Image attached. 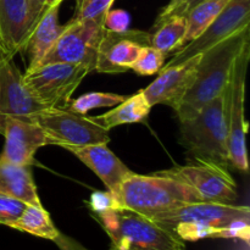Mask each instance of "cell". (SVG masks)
Returning <instances> with one entry per match:
<instances>
[{
  "label": "cell",
  "mask_w": 250,
  "mask_h": 250,
  "mask_svg": "<svg viewBox=\"0 0 250 250\" xmlns=\"http://www.w3.org/2000/svg\"><path fill=\"white\" fill-rule=\"evenodd\" d=\"M250 42V26L239 29L200 56L192 85L176 110L180 122L197 115L209 102L225 93L232 77L234 61Z\"/></svg>",
  "instance_id": "obj_1"
},
{
  "label": "cell",
  "mask_w": 250,
  "mask_h": 250,
  "mask_svg": "<svg viewBox=\"0 0 250 250\" xmlns=\"http://www.w3.org/2000/svg\"><path fill=\"white\" fill-rule=\"evenodd\" d=\"M92 216L111 239L115 250H187L182 239L149 217L112 202L92 210Z\"/></svg>",
  "instance_id": "obj_2"
},
{
  "label": "cell",
  "mask_w": 250,
  "mask_h": 250,
  "mask_svg": "<svg viewBox=\"0 0 250 250\" xmlns=\"http://www.w3.org/2000/svg\"><path fill=\"white\" fill-rule=\"evenodd\" d=\"M180 137L194 163L211 164L229 170L226 90L197 115L181 122Z\"/></svg>",
  "instance_id": "obj_3"
},
{
  "label": "cell",
  "mask_w": 250,
  "mask_h": 250,
  "mask_svg": "<svg viewBox=\"0 0 250 250\" xmlns=\"http://www.w3.org/2000/svg\"><path fill=\"white\" fill-rule=\"evenodd\" d=\"M114 200L149 219L188 203L203 202L192 188L178 181L155 173L143 176L134 172L124 181Z\"/></svg>",
  "instance_id": "obj_4"
},
{
  "label": "cell",
  "mask_w": 250,
  "mask_h": 250,
  "mask_svg": "<svg viewBox=\"0 0 250 250\" xmlns=\"http://www.w3.org/2000/svg\"><path fill=\"white\" fill-rule=\"evenodd\" d=\"M50 138L51 144L58 146H84L90 144H107L109 131L87 115H80L67 109L48 107L37 114L29 115Z\"/></svg>",
  "instance_id": "obj_5"
},
{
  "label": "cell",
  "mask_w": 250,
  "mask_h": 250,
  "mask_svg": "<svg viewBox=\"0 0 250 250\" xmlns=\"http://www.w3.org/2000/svg\"><path fill=\"white\" fill-rule=\"evenodd\" d=\"M250 59V42L246 43L237 55L232 77L226 88L227 127H229V153L231 166L243 173H248L246 134L248 124L244 112L247 68Z\"/></svg>",
  "instance_id": "obj_6"
},
{
  "label": "cell",
  "mask_w": 250,
  "mask_h": 250,
  "mask_svg": "<svg viewBox=\"0 0 250 250\" xmlns=\"http://www.w3.org/2000/svg\"><path fill=\"white\" fill-rule=\"evenodd\" d=\"M89 72L83 65L45 63L26 71L23 82L29 93L46 107L67 109L71 95Z\"/></svg>",
  "instance_id": "obj_7"
},
{
  "label": "cell",
  "mask_w": 250,
  "mask_h": 250,
  "mask_svg": "<svg viewBox=\"0 0 250 250\" xmlns=\"http://www.w3.org/2000/svg\"><path fill=\"white\" fill-rule=\"evenodd\" d=\"M103 31L104 19H71L38 66L66 62L83 65L94 71Z\"/></svg>",
  "instance_id": "obj_8"
},
{
  "label": "cell",
  "mask_w": 250,
  "mask_h": 250,
  "mask_svg": "<svg viewBox=\"0 0 250 250\" xmlns=\"http://www.w3.org/2000/svg\"><path fill=\"white\" fill-rule=\"evenodd\" d=\"M153 221L170 229L176 225H197L211 229H231L250 224V209L247 205L222 203H188L176 209L154 216Z\"/></svg>",
  "instance_id": "obj_9"
},
{
  "label": "cell",
  "mask_w": 250,
  "mask_h": 250,
  "mask_svg": "<svg viewBox=\"0 0 250 250\" xmlns=\"http://www.w3.org/2000/svg\"><path fill=\"white\" fill-rule=\"evenodd\" d=\"M155 175L172 178L192 188L203 202L233 204L238 199L236 181L229 170L207 163L176 165L167 170L154 172Z\"/></svg>",
  "instance_id": "obj_10"
},
{
  "label": "cell",
  "mask_w": 250,
  "mask_h": 250,
  "mask_svg": "<svg viewBox=\"0 0 250 250\" xmlns=\"http://www.w3.org/2000/svg\"><path fill=\"white\" fill-rule=\"evenodd\" d=\"M248 26H250V0H229L207 29L176 51L167 65L163 67L178 65L198 54H203L237 31Z\"/></svg>",
  "instance_id": "obj_11"
},
{
  "label": "cell",
  "mask_w": 250,
  "mask_h": 250,
  "mask_svg": "<svg viewBox=\"0 0 250 250\" xmlns=\"http://www.w3.org/2000/svg\"><path fill=\"white\" fill-rule=\"evenodd\" d=\"M0 134L5 138L0 160L17 165L32 166L34 154L42 146H53L45 132L24 116L0 112Z\"/></svg>",
  "instance_id": "obj_12"
},
{
  "label": "cell",
  "mask_w": 250,
  "mask_h": 250,
  "mask_svg": "<svg viewBox=\"0 0 250 250\" xmlns=\"http://www.w3.org/2000/svg\"><path fill=\"white\" fill-rule=\"evenodd\" d=\"M150 32L129 28L124 32H112L104 27L94 71L122 73L131 70L142 49L150 46Z\"/></svg>",
  "instance_id": "obj_13"
},
{
  "label": "cell",
  "mask_w": 250,
  "mask_h": 250,
  "mask_svg": "<svg viewBox=\"0 0 250 250\" xmlns=\"http://www.w3.org/2000/svg\"><path fill=\"white\" fill-rule=\"evenodd\" d=\"M200 56L202 54H198L178 65L161 68L158 77L141 90L148 104L151 107L159 104L167 105L176 111L194 81Z\"/></svg>",
  "instance_id": "obj_14"
},
{
  "label": "cell",
  "mask_w": 250,
  "mask_h": 250,
  "mask_svg": "<svg viewBox=\"0 0 250 250\" xmlns=\"http://www.w3.org/2000/svg\"><path fill=\"white\" fill-rule=\"evenodd\" d=\"M44 109V104L27 89L23 75L14 59L0 51V112L15 116H29Z\"/></svg>",
  "instance_id": "obj_15"
},
{
  "label": "cell",
  "mask_w": 250,
  "mask_h": 250,
  "mask_svg": "<svg viewBox=\"0 0 250 250\" xmlns=\"http://www.w3.org/2000/svg\"><path fill=\"white\" fill-rule=\"evenodd\" d=\"M66 150L80 159L102 180L112 198L119 194L121 185L132 171L110 150L106 144H90L84 146H65Z\"/></svg>",
  "instance_id": "obj_16"
},
{
  "label": "cell",
  "mask_w": 250,
  "mask_h": 250,
  "mask_svg": "<svg viewBox=\"0 0 250 250\" xmlns=\"http://www.w3.org/2000/svg\"><path fill=\"white\" fill-rule=\"evenodd\" d=\"M32 29L28 0H0V49L14 59Z\"/></svg>",
  "instance_id": "obj_17"
},
{
  "label": "cell",
  "mask_w": 250,
  "mask_h": 250,
  "mask_svg": "<svg viewBox=\"0 0 250 250\" xmlns=\"http://www.w3.org/2000/svg\"><path fill=\"white\" fill-rule=\"evenodd\" d=\"M59 9L60 5H54L44 10L41 19L27 37L21 49L24 60L27 61L26 71L33 70L41 63L42 59L65 29V24L59 23Z\"/></svg>",
  "instance_id": "obj_18"
},
{
  "label": "cell",
  "mask_w": 250,
  "mask_h": 250,
  "mask_svg": "<svg viewBox=\"0 0 250 250\" xmlns=\"http://www.w3.org/2000/svg\"><path fill=\"white\" fill-rule=\"evenodd\" d=\"M0 194L16 198L28 205L42 207L31 166L0 160Z\"/></svg>",
  "instance_id": "obj_19"
},
{
  "label": "cell",
  "mask_w": 250,
  "mask_h": 250,
  "mask_svg": "<svg viewBox=\"0 0 250 250\" xmlns=\"http://www.w3.org/2000/svg\"><path fill=\"white\" fill-rule=\"evenodd\" d=\"M150 110L151 106L148 104L144 95L139 92L132 97L126 98L110 111L99 116H92V119L98 122L103 128L110 131L111 128L122 125L143 122L148 117Z\"/></svg>",
  "instance_id": "obj_20"
},
{
  "label": "cell",
  "mask_w": 250,
  "mask_h": 250,
  "mask_svg": "<svg viewBox=\"0 0 250 250\" xmlns=\"http://www.w3.org/2000/svg\"><path fill=\"white\" fill-rule=\"evenodd\" d=\"M187 33V20L185 16H173L172 19L164 22L155 31L150 32V46L167 56L176 53L186 44Z\"/></svg>",
  "instance_id": "obj_21"
},
{
  "label": "cell",
  "mask_w": 250,
  "mask_h": 250,
  "mask_svg": "<svg viewBox=\"0 0 250 250\" xmlns=\"http://www.w3.org/2000/svg\"><path fill=\"white\" fill-rule=\"evenodd\" d=\"M11 229L33 234L39 238L49 239V241H53L60 232L51 221L50 215L44 209L43 205L42 207L27 205L24 211L22 212L20 219L12 225Z\"/></svg>",
  "instance_id": "obj_22"
},
{
  "label": "cell",
  "mask_w": 250,
  "mask_h": 250,
  "mask_svg": "<svg viewBox=\"0 0 250 250\" xmlns=\"http://www.w3.org/2000/svg\"><path fill=\"white\" fill-rule=\"evenodd\" d=\"M229 0H203L186 14L187 33L186 44L197 38L216 19ZM185 44V45H186Z\"/></svg>",
  "instance_id": "obj_23"
},
{
  "label": "cell",
  "mask_w": 250,
  "mask_h": 250,
  "mask_svg": "<svg viewBox=\"0 0 250 250\" xmlns=\"http://www.w3.org/2000/svg\"><path fill=\"white\" fill-rule=\"evenodd\" d=\"M126 98L127 97H125V95L115 94V93H87V94H83L81 97H78L77 99L71 100L67 110L76 112V114L87 115L88 111H90L93 109L116 106L120 103L124 102Z\"/></svg>",
  "instance_id": "obj_24"
},
{
  "label": "cell",
  "mask_w": 250,
  "mask_h": 250,
  "mask_svg": "<svg viewBox=\"0 0 250 250\" xmlns=\"http://www.w3.org/2000/svg\"><path fill=\"white\" fill-rule=\"evenodd\" d=\"M166 56L153 46L142 49L138 58L132 65V70L139 76H151L158 73L163 68Z\"/></svg>",
  "instance_id": "obj_25"
},
{
  "label": "cell",
  "mask_w": 250,
  "mask_h": 250,
  "mask_svg": "<svg viewBox=\"0 0 250 250\" xmlns=\"http://www.w3.org/2000/svg\"><path fill=\"white\" fill-rule=\"evenodd\" d=\"M115 0H77L73 20L105 19Z\"/></svg>",
  "instance_id": "obj_26"
},
{
  "label": "cell",
  "mask_w": 250,
  "mask_h": 250,
  "mask_svg": "<svg viewBox=\"0 0 250 250\" xmlns=\"http://www.w3.org/2000/svg\"><path fill=\"white\" fill-rule=\"evenodd\" d=\"M27 205L16 198L0 194V225L11 227L20 219Z\"/></svg>",
  "instance_id": "obj_27"
},
{
  "label": "cell",
  "mask_w": 250,
  "mask_h": 250,
  "mask_svg": "<svg viewBox=\"0 0 250 250\" xmlns=\"http://www.w3.org/2000/svg\"><path fill=\"white\" fill-rule=\"evenodd\" d=\"M129 21H131V19H129V15L127 11L121 9H110L105 15L104 27L112 32H124L128 29Z\"/></svg>",
  "instance_id": "obj_28"
},
{
  "label": "cell",
  "mask_w": 250,
  "mask_h": 250,
  "mask_svg": "<svg viewBox=\"0 0 250 250\" xmlns=\"http://www.w3.org/2000/svg\"><path fill=\"white\" fill-rule=\"evenodd\" d=\"M53 242L60 250H89L85 248V247H83L80 242L73 239L72 237L67 236V234L62 233V232H59V234L53 239ZM107 250L115 249L111 247V248Z\"/></svg>",
  "instance_id": "obj_29"
},
{
  "label": "cell",
  "mask_w": 250,
  "mask_h": 250,
  "mask_svg": "<svg viewBox=\"0 0 250 250\" xmlns=\"http://www.w3.org/2000/svg\"><path fill=\"white\" fill-rule=\"evenodd\" d=\"M185 1L186 0H170V2H168V4L166 5L163 10H161V12L159 14V16L156 17V20H155V22H154L153 27H151L150 32L155 31V29L158 28L159 26H161L164 22H166L167 20H170L171 17L173 16V14H175L176 10H177L178 7H180Z\"/></svg>",
  "instance_id": "obj_30"
},
{
  "label": "cell",
  "mask_w": 250,
  "mask_h": 250,
  "mask_svg": "<svg viewBox=\"0 0 250 250\" xmlns=\"http://www.w3.org/2000/svg\"><path fill=\"white\" fill-rule=\"evenodd\" d=\"M29 5V15H31V22H32V29L36 26L38 20L44 12V5H45V0H28ZM31 29V31H32ZM31 33V32H29Z\"/></svg>",
  "instance_id": "obj_31"
},
{
  "label": "cell",
  "mask_w": 250,
  "mask_h": 250,
  "mask_svg": "<svg viewBox=\"0 0 250 250\" xmlns=\"http://www.w3.org/2000/svg\"><path fill=\"white\" fill-rule=\"evenodd\" d=\"M202 1L203 0H186V1L183 2V4L181 5L177 10H176L175 14H173V16H186V14H187L190 9H193L195 5H198L199 2H202ZM172 17H171V19H172Z\"/></svg>",
  "instance_id": "obj_32"
},
{
  "label": "cell",
  "mask_w": 250,
  "mask_h": 250,
  "mask_svg": "<svg viewBox=\"0 0 250 250\" xmlns=\"http://www.w3.org/2000/svg\"><path fill=\"white\" fill-rule=\"evenodd\" d=\"M63 0H45V5H44V10L49 9V7L54 6V5H61Z\"/></svg>",
  "instance_id": "obj_33"
}]
</instances>
